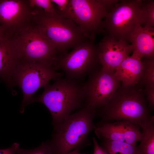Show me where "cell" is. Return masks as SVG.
<instances>
[{"label":"cell","mask_w":154,"mask_h":154,"mask_svg":"<svg viewBox=\"0 0 154 154\" xmlns=\"http://www.w3.org/2000/svg\"><path fill=\"white\" fill-rule=\"evenodd\" d=\"M5 34V33L0 26V37H2Z\"/></svg>","instance_id":"28"},{"label":"cell","mask_w":154,"mask_h":154,"mask_svg":"<svg viewBox=\"0 0 154 154\" xmlns=\"http://www.w3.org/2000/svg\"><path fill=\"white\" fill-rule=\"evenodd\" d=\"M28 1L32 8L40 9L49 15L58 14L50 0H30Z\"/></svg>","instance_id":"21"},{"label":"cell","mask_w":154,"mask_h":154,"mask_svg":"<svg viewBox=\"0 0 154 154\" xmlns=\"http://www.w3.org/2000/svg\"><path fill=\"white\" fill-rule=\"evenodd\" d=\"M32 17L47 39L54 45L60 56L66 53L88 39L71 20L58 14L51 15L40 9L34 11Z\"/></svg>","instance_id":"4"},{"label":"cell","mask_w":154,"mask_h":154,"mask_svg":"<svg viewBox=\"0 0 154 154\" xmlns=\"http://www.w3.org/2000/svg\"><path fill=\"white\" fill-rule=\"evenodd\" d=\"M133 48V54L141 58H154L153 27H138L131 35L129 40Z\"/></svg>","instance_id":"15"},{"label":"cell","mask_w":154,"mask_h":154,"mask_svg":"<svg viewBox=\"0 0 154 154\" xmlns=\"http://www.w3.org/2000/svg\"><path fill=\"white\" fill-rule=\"evenodd\" d=\"M143 69L141 58L132 54L124 60L116 69L115 73L123 85L131 86L140 82Z\"/></svg>","instance_id":"16"},{"label":"cell","mask_w":154,"mask_h":154,"mask_svg":"<svg viewBox=\"0 0 154 154\" xmlns=\"http://www.w3.org/2000/svg\"><path fill=\"white\" fill-rule=\"evenodd\" d=\"M85 84L86 104L96 110L106 105L120 86L115 72L101 68L90 74Z\"/></svg>","instance_id":"10"},{"label":"cell","mask_w":154,"mask_h":154,"mask_svg":"<svg viewBox=\"0 0 154 154\" xmlns=\"http://www.w3.org/2000/svg\"><path fill=\"white\" fill-rule=\"evenodd\" d=\"M16 154H52L48 143L43 142L39 147L31 149H25L19 147Z\"/></svg>","instance_id":"22"},{"label":"cell","mask_w":154,"mask_h":154,"mask_svg":"<svg viewBox=\"0 0 154 154\" xmlns=\"http://www.w3.org/2000/svg\"><path fill=\"white\" fill-rule=\"evenodd\" d=\"M109 12L100 0H69L61 16L72 21L88 39L93 41L97 35L103 32L102 19Z\"/></svg>","instance_id":"7"},{"label":"cell","mask_w":154,"mask_h":154,"mask_svg":"<svg viewBox=\"0 0 154 154\" xmlns=\"http://www.w3.org/2000/svg\"><path fill=\"white\" fill-rule=\"evenodd\" d=\"M93 141L94 144L93 154H108L102 147L99 145L94 137H93Z\"/></svg>","instance_id":"26"},{"label":"cell","mask_w":154,"mask_h":154,"mask_svg":"<svg viewBox=\"0 0 154 154\" xmlns=\"http://www.w3.org/2000/svg\"><path fill=\"white\" fill-rule=\"evenodd\" d=\"M54 81L52 84H48L44 87L42 94L32 101V103H41L48 108L54 126L74 110L83 106L86 100L85 84L67 78L60 77Z\"/></svg>","instance_id":"1"},{"label":"cell","mask_w":154,"mask_h":154,"mask_svg":"<svg viewBox=\"0 0 154 154\" xmlns=\"http://www.w3.org/2000/svg\"><path fill=\"white\" fill-rule=\"evenodd\" d=\"M98 63L97 46L87 40L70 52L59 56L55 68L63 71L67 78L80 80L92 73Z\"/></svg>","instance_id":"9"},{"label":"cell","mask_w":154,"mask_h":154,"mask_svg":"<svg viewBox=\"0 0 154 154\" xmlns=\"http://www.w3.org/2000/svg\"><path fill=\"white\" fill-rule=\"evenodd\" d=\"M140 128L127 121H101L95 125L94 130L97 137L103 140L123 142L135 146L141 138Z\"/></svg>","instance_id":"12"},{"label":"cell","mask_w":154,"mask_h":154,"mask_svg":"<svg viewBox=\"0 0 154 154\" xmlns=\"http://www.w3.org/2000/svg\"><path fill=\"white\" fill-rule=\"evenodd\" d=\"M141 0L120 1L103 21V32L116 40L129 41L131 35L143 23Z\"/></svg>","instance_id":"6"},{"label":"cell","mask_w":154,"mask_h":154,"mask_svg":"<svg viewBox=\"0 0 154 154\" xmlns=\"http://www.w3.org/2000/svg\"><path fill=\"white\" fill-rule=\"evenodd\" d=\"M28 0H0V26L9 35L32 17Z\"/></svg>","instance_id":"11"},{"label":"cell","mask_w":154,"mask_h":154,"mask_svg":"<svg viewBox=\"0 0 154 154\" xmlns=\"http://www.w3.org/2000/svg\"><path fill=\"white\" fill-rule=\"evenodd\" d=\"M15 32L11 38L19 61L41 63L55 69L57 51L37 26L25 25Z\"/></svg>","instance_id":"5"},{"label":"cell","mask_w":154,"mask_h":154,"mask_svg":"<svg viewBox=\"0 0 154 154\" xmlns=\"http://www.w3.org/2000/svg\"><path fill=\"white\" fill-rule=\"evenodd\" d=\"M50 0L52 3L56 4V9L58 13L60 16L66 10L69 2V0Z\"/></svg>","instance_id":"24"},{"label":"cell","mask_w":154,"mask_h":154,"mask_svg":"<svg viewBox=\"0 0 154 154\" xmlns=\"http://www.w3.org/2000/svg\"><path fill=\"white\" fill-rule=\"evenodd\" d=\"M96 110L85 104L54 127V133L48 143L52 154H66L85 143L90 132L94 129L93 119Z\"/></svg>","instance_id":"3"},{"label":"cell","mask_w":154,"mask_h":154,"mask_svg":"<svg viewBox=\"0 0 154 154\" xmlns=\"http://www.w3.org/2000/svg\"><path fill=\"white\" fill-rule=\"evenodd\" d=\"M66 154H84L78 152V150H74L70 151Z\"/></svg>","instance_id":"27"},{"label":"cell","mask_w":154,"mask_h":154,"mask_svg":"<svg viewBox=\"0 0 154 154\" xmlns=\"http://www.w3.org/2000/svg\"><path fill=\"white\" fill-rule=\"evenodd\" d=\"M19 144L15 143L10 147L3 149H0V154H16Z\"/></svg>","instance_id":"25"},{"label":"cell","mask_w":154,"mask_h":154,"mask_svg":"<svg viewBox=\"0 0 154 154\" xmlns=\"http://www.w3.org/2000/svg\"><path fill=\"white\" fill-rule=\"evenodd\" d=\"M140 144L138 146L140 154H154V117L152 116L141 127Z\"/></svg>","instance_id":"17"},{"label":"cell","mask_w":154,"mask_h":154,"mask_svg":"<svg viewBox=\"0 0 154 154\" xmlns=\"http://www.w3.org/2000/svg\"><path fill=\"white\" fill-rule=\"evenodd\" d=\"M63 74L56 71L55 68L37 62L19 61L14 77V84L21 89L23 99L20 112L32 103L33 96L39 88L44 87L51 79L62 77Z\"/></svg>","instance_id":"8"},{"label":"cell","mask_w":154,"mask_h":154,"mask_svg":"<svg viewBox=\"0 0 154 154\" xmlns=\"http://www.w3.org/2000/svg\"><path fill=\"white\" fill-rule=\"evenodd\" d=\"M101 147L108 154H140L138 146L123 142L103 140Z\"/></svg>","instance_id":"18"},{"label":"cell","mask_w":154,"mask_h":154,"mask_svg":"<svg viewBox=\"0 0 154 154\" xmlns=\"http://www.w3.org/2000/svg\"><path fill=\"white\" fill-rule=\"evenodd\" d=\"M98 57L103 70L115 72L132 51L131 44L106 35L97 46Z\"/></svg>","instance_id":"13"},{"label":"cell","mask_w":154,"mask_h":154,"mask_svg":"<svg viewBox=\"0 0 154 154\" xmlns=\"http://www.w3.org/2000/svg\"><path fill=\"white\" fill-rule=\"evenodd\" d=\"M149 110H153L154 107V87L145 86Z\"/></svg>","instance_id":"23"},{"label":"cell","mask_w":154,"mask_h":154,"mask_svg":"<svg viewBox=\"0 0 154 154\" xmlns=\"http://www.w3.org/2000/svg\"><path fill=\"white\" fill-rule=\"evenodd\" d=\"M142 85L120 86L104 106L100 109L102 121H125L140 127L152 117L147 106Z\"/></svg>","instance_id":"2"},{"label":"cell","mask_w":154,"mask_h":154,"mask_svg":"<svg viewBox=\"0 0 154 154\" xmlns=\"http://www.w3.org/2000/svg\"><path fill=\"white\" fill-rule=\"evenodd\" d=\"M141 9L144 26L153 27L154 26V1H142Z\"/></svg>","instance_id":"20"},{"label":"cell","mask_w":154,"mask_h":154,"mask_svg":"<svg viewBox=\"0 0 154 154\" xmlns=\"http://www.w3.org/2000/svg\"><path fill=\"white\" fill-rule=\"evenodd\" d=\"M19 59L11 37H0V78L8 86L15 85L14 77Z\"/></svg>","instance_id":"14"},{"label":"cell","mask_w":154,"mask_h":154,"mask_svg":"<svg viewBox=\"0 0 154 154\" xmlns=\"http://www.w3.org/2000/svg\"><path fill=\"white\" fill-rule=\"evenodd\" d=\"M146 58L142 61L143 69L139 83L143 86L154 87V58Z\"/></svg>","instance_id":"19"}]
</instances>
